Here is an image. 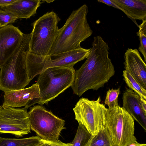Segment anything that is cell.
<instances>
[{
  "instance_id": "cell-1",
  "label": "cell",
  "mask_w": 146,
  "mask_h": 146,
  "mask_svg": "<svg viewBox=\"0 0 146 146\" xmlns=\"http://www.w3.org/2000/svg\"><path fill=\"white\" fill-rule=\"evenodd\" d=\"M109 48L102 37H94L86 61L75 71L71 86L74 94L80 96L89 90H97L114 75V67L109 57Z\"/></svg>"
},
{
  "instance_id": "cell-2",
  "label": "cell",
  "mask_w": 146,
  "mask_h": 146,
  "mask_svg": "<svg viewBox=\"0 0 146 146\" xmlns=\"http://www.w3.org/2000/svg\"><path fill=\"white\" fill-rule=\"evenodd\" d=\"M87 6L84 4L73 11L64 25L59 29L49 55L78 49L80 44L92 35L93 31L88 23Z\"/></svg>"
},
{
  "instance_id": "cell-3",
  "label": "cell",
  "mask_w": 146,
  "mask_h": 146,
  "mask_svg": "<svg viewBox=\"0 0 146 146\" xmlns=\"http://www.w3.org/2000/svg\"><path fill=\"white\" fill-rule=\"evenodd\" d=\"M31 33L25 34L15 53L0 70V90L7 91L25 88L31 80L26 66V55L29 50Z\"/></svg>"
},
{
  "instance_id": "cell-4",
  "label": "cell",
  "mask_w": 146,
  "mask_h": 146,
  "mask_svg": "<svg viewBox=\"0 0 146 146\" xmlns=\"http://www.w3.org/2000/svg\"><path fill=\"white\" fill-rule=\"evenodd\" d=\"M60 20L58 15L52 11L45 13L33 23L29 52L37 55H49L58 32V25Z\"/></svg>"
},
{
  "instance_id": "cell-5",
  "label": "cell",
  "mask_w": 146,
  "mask_h": 146,
  "mask_svg": "<svg viewBox=\"0 0 146 146\" xmlns=\"http://www.w3.org/2000/svg\"><path fill=\"white\" fill-rule=\"evenodd\" d=\"M75 73L74 67H58L48 68L40 73L36 82L40 96L38 104H47L71 86Z\"/></svg>"
},
{
  "instance_id": "cell-6",
  "label": "cell",
  "mask_w": 146,
  "mask_h": 146,
  "mask_svg": "<svg viewBox=\"0 0 146 146\" xmlns=\"http://www.w3.org/2000/svg\"><path fill=\"white\" fill-rule=\"evenodd\" d=\"M90 48L78 49L51 55H37L29 52L26 58V66L29 79L32 80L46 69L54 67H74L78 62L88 56Z\"/></svg>"
},
{
  "instance_id": "cell-7",
  "label": "cell",
  "mask_w": 146,
  "mask_h": 146,
  "mask_svg": "<svg viewBox=\"0 0 146 146\" xmlns=\"http://www.w3.org/2000/svg\"><path fill=\"white\" fill-rule=\"evenodd\" d=\"M123 107L108 108L106 113L105 127L114 146H128L137 142L134 135V121Z\"/></svg>"
},
{
  "instance_id": "cell-8",
  "label": "cell",
  "mask_w": 146,
  "mask_h": 146,
  "mask_svg": "<svg viewBox=\"0 0 146 146\" xmlns=\"http://www.w3.org/2000/svg\"><path fill=\"white\" fill-rule=\"evenodd\" d=\"M31 129L42 140L55 142L59 140L65 121L40 105L34 106L28 112Z\"/></svg>"
},
{
  "instance_id": "cell-9",
  "label": "cell",
  "mask_w": 146,
  "mask_h": 146,
  "mask_svg": "<svg viewBox=\"0 0 146 146\" xmlns=\"http://www.w3.org/2000/svg\"><path fill=\"white\" fill-rule=\"evenodd\" d=\"M101 101L100 96L96 100L82 98L73 109L76 120L92 136L96 135L105 126L106 113L108 108Z\"/></svg>"
},
{
  "instance_id": "cell-10",
  "label": "cell",
  "mask_w": 146,
  "mask_h": 146,
  "mask_svg": "<svg viewBox=\"0 0 146 146\" xmlns=\"http://www.w3.org/2000/svg\"><path fill=\"white\" fill-rule=\"evenodd\" d=\"M27 109L4 108L0 106V133L19 137L31 132Z\"/></svg>"
},
{
  "instance_id": "cell-11",
  "label": "cell",
  "mask_w": 146,
  "mask_h": 146,
  "mask_svg": "<svg viewBox=\"0 0 146 146\" xmlns=\"http://www.w3.org/2000/svg\"><path fill=\"white\" fill-rule=\"evenodd\" d=\"M24 34L18 27L11 24L0 28V69L15 53Z\"/></svg>"
},
{
  "instance_id": "cell-12",
  "label": "cell",
  "mask_w": 146,
  "mask_h": 146,
  "mask_svg": "<svg viewBox=\"0 0 146 146\" xmlns=\"http://www.w3.org/2000/svg\"><path fill=\"white\" fill-rule=\"evenodd\" d=\"M4 97L2 106L5 108L25 106L28 109L40 100L39 87L36 83L27 88L5 91Z\"/></svg>"
},
{
  "instance_id": "cell-13",
  "label": "cell",
  "mask_w": 146,
  "mask_h": 146,
  "mask_svg": "<svg viewBox=\"0 0 146 146\" xmlns=\"http://www.w3.org/2000/svg\"><path fill=\"white\" fill-rule=\"evenodd\" d=\"M125 70L146 90V64L136 49L128 48L124 54Z\"/></svg>"
},
{
  "instance_id": "cell-14",
  "label": "cell",
  "mask_w": 146,
  "mask_h": 146,
  "mask_svg": "<svg viewBox=\"0 0 146 146\" xmlns=\"http://www.w3.org/2000/svg\"><path fill=\"white\" fill-rule=\"evenodd\" d=\"M123 106L146 131V112L142 109L141 98L130 88H126L123 94Z\"/></svg>"
},
{
  "instance_id": "cell-15",
  "label": "cell",
  "mask_w": 146,
  "mask_h": 146,
  "mask_svg": "<svg viewBox=\"0 0 146 146\" xmlns=\"http://www.w3.org/2000/svg\"><path fill=\"white\" fill-rule=\"evenodd\" d=\"M43 1L17 0L11 4L0 9L18 18L27 19L36 13V10Z\"/></svg>"
},
{
  "instance_id": "cell-16",
  "label": "cell",
  "mask_w": 146,
  "mask_h": 146,
  "mask_svg": "<svg viewBox=\"0 0 146 146\" xmlns=\"http://www.w3.org/2000/svg\"><path fill=\"white\" fill-rule=\"evenodd\" d=\"M133 21L146 19V0H111Z\"/></svg>"
},
{
  "instance_id": "cell-17",
  "label": "cell",
  "mask_w": 146,
  "mask_h": 146,
  "mask_svg": "<svg viewBox=\"0 0 146 146\" xmlns=\"http://www.w3.org/2000/svg\"><path fill=\"white\" fill-rule=\"evenodd\" d=\"M41 142L42 139L38 136L20 139L0 137V146H38Z\"/></svg>"
},
{
  "instance_id": "cell-18",
  "label": "cell",
  "mask_w": 146,
  "mask_h": 146,
  "mask_svg": "<svg viewBox=\"0 0 146 146\" xmlns=\"http://www.w3.org/2000/svg\"><path fill=\"white\" fill-rule=\"evenodd\" d=\"M86 146H114L111 138L105 126L96 135L92 136Z\"/></svg>"
},
{
  "instance_id": "cell-19",
  "label": "cell",
  "mask_w": 146,
  "mask_h": 146,
  "mask_svg": "<svg viewBox=\"0 0 146 146\" xmlns=\"http://www.w3.org/2000/svg\"><path fill=\"white\" fill-rule=\"evenodd\" d=\"M124 80L129 88L137 94L140 98L146 100V90L129 72L124 70L122 75Z\"/></svg>"
},
{
  "instance_id": "cell-20",
  "label": "cell",
  "mask_w": 146,
  "mask_h": 146,
  "mask_svg": "<svg viewBox=\"0 0 146 146\" xmlns=\"http://www.w3.org/2000/svg\"><path fill=\"white\" fill-rule=\"evenodd\" d=\"M92 135L82 124L78 125L71 146H86Z\"/></svg>"
},
{
  "instance_id": "cell-21",
  "label": "cell",
  "mask_w": 146,
  "mask_h": 146,
  "mask_svg": "<svg viewBox=\"0 0 146 146\" xmlns=\"http://www.w3.org/2000/svg\"><path fill=\"white\" fill-rule=\"evenodd\" d=\"M139 29L136 33L139 37L140 44L138 50L144 57V62H146V19L142 21V23L138 25Z\"/></svg>"
},
{
  "instance_id": "cell-22",
  "label": "cell",
  "mask_w": 146,
  "mask_h": 146,
  "mask_svg": "<svg viewBox=\"0 0 146 146\" xmlns=\"http://www.w3.org/2000/svg\"><path fill=\"white\" fill-rule=\"evenodd\" d=\"M120 92L119 88L115 89H109L107 91L104 103L108 106V108H112L119 106L118 98Z\"/></svg>"
},
{
  "instance_id": "cell-23",
  "label": "cell",
  "mask_w": 146,
  "mask_h": 146,
  "mask_svg": "<svg viewBox=\"0 0 146 146\" xmlns=\"http://www.w3.org/2000/svg\"><path fill=\"white\" fill-rule=\"evenodd\" d=\"M17 18L6 11L0 9V27H4L13 23L17 20Z\"/></svg>"
},
{
  "instance_id": "cell-24",
  "label": "cell",
  "mask_w": 146,
  "mask_h": 146,
  "mask_svg": "<svg viewBox=\"0 0 146 146\" xmlns=\"http://www.w3.org/2000/svg\"><path fill=\"white\" fill-rule=\"evenodd\" d=\"M38 146H71V143H65L60 140L53 142L42 139L41 143Z\"/></svg>"
},
{
  "instance_id": "cell-25",
  "label": "cell",
  "mask_w": 146,
  "mask_h": 146,
  "mask_svg": "<svg viewBox=\"0 0 146 146\" xmlns=\"http://www.w3.org/2000/svg\"><path fill=\"white\" fill-rule=\"evenodd\" d=\"M99 2L104 3L109 6H111L115 8L119 9L117 6L111 0H98Z\"/></svg>"
},
{
  "instance_id": "cell-26",
  "label": "cell",
  "mask_w": 146,
  "mask_h": 146,
  "mask_svg": "<svg viewBox=\"0 0 146 146\" xmlns=\"http://www.w3.org/2000/svg\"><path fill=\"white\" fill-rule=\"evenodd\" d=\"M17 0H0V6L3 7L9 5Z\"/></svg>"
},
{
  "instance_id": "cell-27",
  "label": "cell",
  "mask_w": 146,
  "mask_h": 146,
  "mask_svg": "<svg viewBox=\"0 0 146 146\" xmlns=\"http://www.w3.org/2000/svg\"><path fill=\"white\" fill-rule=\"evenodd\" d=\"M136 146H146V144L145 143H140L137 142Z\"/></svg>"
}]
</instances>
